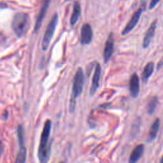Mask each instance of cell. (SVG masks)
<instances>
[{"label": "cell", "mask_w": 163, "mask_h": 163, "mask_svg": "<svg viewBox=\"0 0 163 163\" xmlns=\"http://www.w3.org/2000/svg\"><path fill=\"white\" fill-rule=\"evenodd\" d=\"M51 120L47 119L45 122L44 129L41 134L40 142L38 150V157L41 162H47L51 157L52 143L49 139L51 136Z\"/></svg>", "instance_id": "6da1fadb"}, {"label": "cell", "mask_w": 163, "mask_h": 163, "mask_svg": "<svg viewBox=\"0 0 163 163\" xmlns=\"http://www.w3.org/2000/svg\"><path fill=\"white\" fill-rule=\"evenodd\" d=\"M85 82V76L84 71L82 68L77 69L73 78L72 93L70 101V112L73 113L75 110L76 100L83 91Z\"/></svg>", "instance_id": "7a4b0ae2"}, {"label": "cell", "mask_w": 163, "mask_h": 163, "mask_svg": "<svg viewBox=\"0 0 163 163\" xmlns=\"http://www.w3.org/2000/svg\"><path fill=\"white\" fill-rule=\"evenodd\" d=\"M30 16L24 12L17 13L12 20V29L17 37L20 38L25 34L29 29Z\"/></svg>", "instance_id": "3957f363"}, {"label": "cell", "mask_w": 163, "mask_h": 163, "mask_svg": "<svg viewBox=\"0 0 163 163\" xmlns=\"http://www.w3.org/2000/svg\"><path fill=\"white\" fill-rule=\"evenodd\" d=\"M58 14L56 13L54 15H53L51 20L48 24L43 38V41H42L41 43V48L44 51H47V49L48 48L49 45H50L52 39L53 37H54L56 27L57 25H58Z\"/></svg>", "instance_id": "277c9868"}, {"label": "cell", "mask_w": 163, "mask_h": 163, "mask_svg": "<svg viewBox=\"0 0 163 163\" xmlns=\"http://www.w3.org/2000/svg\"><path fill=\"white\" fill-rule=\"evenodd\" d=\"M93 38V32L89 24H84L82 27L80 33V43L82 45H89Z\"/></svg>", "instance_id": "5b68a950"}, {"label": "cell", "mask_w": 163, "mask_h": 163, "mask_svg": "<svg viewBox=\"0 0 163 163\" xmlns=\"http://www.w3.org/2000/svg\"><path fill=\"white\" fill-rule=\"evenodd\" d=\"M143 9L142 8V7H141V8L138 9L137 11L135 12V13L133 14V15L129 21V22L127 24V25L124 27V29L123 31H122V33H121L122 35L125 36V35L129 34L130 32L131 31L134 27H135L138 22H139L140 17L143 13Z\"/></svg>", "instance_id": "8992f818"}, {"label": "cell", "mask_w": 163, "mask_h": 163, "mask_svg": "<svg viewBox=\"0 0 163 163\" xmlns=\"http://www.w3.org/2000/svg\"><path fill=\"white\" fill-rule=\"evenodd\" d=\"M50 3L51 0H44L43 3H42L40 10L37 16L36 23H35V26L34 28V33H37L39 31V30H40L42 22H43V20H44L45 17L48 11L49 5H50Z\"/></svg>", "instance_id": "52a82bcc"}, {"label": "cell", "mask_w": 163, "mask_h": 163, "mask_svg": "<svg viewBox=\"0 0 163 163\" xmlns=\"http://www.w3.org/2000/svg\"><path fill=\"white\" fill-rule=\"evenodd\" d=\"M129 89L131 96L133 98H136L138 96L140 90V78L136 73L131 76L129 80Z\"/></svg>", "instance_id": "ba28073f"}, {"label": "cell", "mask_w": 163, "mask_h": 163, "mask_svg": "<svg viewBox=\"0 0 163 163\" xmlns=\"http://www.w3.org/2000/svg\"><path fill=\"white\" fill-rule=\"evenodd\" d=\"M101 74V67L99 63H96L95 67L94 73L92 79V84L90 88V95L93 96L96 93L100 86V81Z\"/></svg>", "instance_id": "9c48e42d"}, {"label": "cell", "mask_w": 163, "mask_h": 163, "mask_svg": "<svg viewBox=\"0 0 163 163\" xmlns=\"http://www.w3.org/2000/svg\"><path fill=\"white\" fill-rule=\"evenodd\" d=\"M114 50V40L113 33H110L105 45L103 58L105 63H107L111 59Z\"/></svg>", "instance_id": "30bf717a"}, {"label": "cell", "mask_w": 163, "mask_h": 163, "mask_svg": "<svg viewBox=\"0 0 163 163\" xmlns=\"http://www.w3.org/2000/svg\"><path fill=\"white\" fill-rule=\"evenodd\" d=\"M156 27H157V21L155 20L151 24L150 27L148 28L146 34L145 35L143 41V45H142L143 47L144 48H147L148 47H149V45L151 43L152 39L153 38L155 34Z\"/></svg>", "instance_id": "8fae6325"}, {"label": "cell", "mask_w": 163, "mask_h": 163, "mask_svg": "<svg viewBox=\"0 0 163 163\" xmlns=\"http://www.w3.org/2000/svg\"><path fill=\"white\" fill-rule=\"evenodd\" d=\"M160 119L157 118L155 119V120L153 122V124H152L150 128L149 133H148V136L147 138V141L148 143H151L156 139L159 128H160Z\"/></svg>", "instance_id": "7c38bea8"}, {"label": "cell", "mask_w": 163, "mask_h": 163, "mask_svg": "<svg viewBox=\"0 0 163 163\" xmlns=\"http://www.w3.org/2000/svg\"><path fill=\"white\" fill-rule=\"evenodd\" d=\"M145 150V146L143 144H140L134 148L130 155L129 162L135 163L140 160L142 157Z\"/></svg>", "instance_id": "4fadbf2b"}, {"label": "cell", "mask_w": 163, "mask_h": 163, "mask_svg": "<svg viewBox=\"0 0 163 163\" xmlns=\"http://www.w3.org/2000/svg\"><path fill=\"white\" fill-rule=\"evenodd\" d=\"M154 70V63L153 62L148 63L143 70L142 74H141V79L144 84H147L148 80L153 74Z\"/></svg>", "instance_id": "5bb4252c"}, {"label": "cell", "mask_w": 163, "mask_h": 163, "mask_svg": "<svg viewBox=\"0 0 163 163\" xmlns=\"http://www.w3.org/2000/svg\"><path fill=\"white\" fill-rule=\"evenodd\" d=\"M81 14V7L79 2H75L73 5V10L72 15L70 18L71 26H74L79 20Z\"/></svg>", "instance_id": "9a60e30c"}, {"label": "cell", "mask_w": 163, "mask_h": 163, "mask_svg": "<svg viewBox=\"0 0 163 163\" xmlns=\"http://www.w3.org/2000/svg\"><path fill=\"white\" fill-rule=\"evenodd\" d=\"M159 103V99L157 97L154 96L152 98V100L148 103L147 105V112L150 115L154 114L155 109Z\"/></svg>", "instance_id": "2e32d148"}, {"label": "cell", "mask_w": 163, "mask_h": 163, "mask_svg": "<svg viewBox=\"0 0 163 163\" xmlns=\"http://www.w3.org/2000/svg\"><path fill=\"white\" fill-rule=\"evenodd\" d=\"M26 159V148L24 147V146L20 147L18 154H17L16 162L17 163L25 162Z\"/></svg>", "instance_id": "e0dca14e"}, {"label": "cell", "mask_w": 163, "mask_h": 163, "mask_svg": "<svg viewBox=\"0 0 163 163\" xmlns=\"http://www.w3.org/2000/svg\"><path fill=\"white\" fill-rule=\"evenodd\" d=\"M17 136H18L19 147L24 146V128L22 125H19L18 128H17Z\"/></svg>", "instance_id": "ac0fdd59"}, {"label": "cell", "mask_w": 163, "mask_h": 163, "mask_svg": "<svg viewBox=\"0 0 163 163\" xmlns=\"http://www.w3.org/2000/svg\"><path fill=\"white\" fill-rule=\"evenodd\" d=\"M161 0H151L150 5H149V9L152 10L155 8V6H156L159 3Z\"/></svg>", "instance_id": "d6986e66"}, {"label": "cell", "mask_w": 163, "mask_h": 163, "mask_svg": "<svg viewBox=\"0 0 163 163\" xmlns=\"http://www.w3.org/2000/svg\"><path fill=\"white\" fill-rule=\"evenodd\" d=\"M3 150V143L0 141V156H1V155L2 154Z\"/></svg>", "instance_id": "ffe728a7"}, {"label": "cell", "mask_w": 163, "mask_h": 163, "mask_svg": "<svg viewBox=\"0 0 163 163\" xmlns=\"http://www.w3.org/2000/svg\"><path fill=\"white\" fill-rule=\"evenodd\" d=\"M6 5L5 4H3V3H0V8H5V7H6Z\"/></svg>", "instance_id": "44dd1931"}]
</instances>
